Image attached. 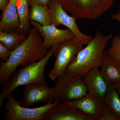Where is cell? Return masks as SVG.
<instances>
[{
    "label": "cell",
    "instance_id": "cell-22",
    "mask_svg": "<svg viewBox=\"0 0 120 120\" xmlns=\"http://www.w3.org/2000/svg\"><path fill=\"white\" fill-rule=\"evenodd\" d=\"M12 51L9 49L0 42V57L4 61H6L10 58L11 54Z\"/></svg>",
    "mask_w": 120,
    "mask_h": 120
},
{
    "label": "cell",
    "instance_id": "cell-24",
    "mask_svg": "<svg viewBox=\"0 0 120 120\" xmlns=\"http://www.w3.org/2000/svg\"><path fill=\"white\" fill-rule=\"evenodd\" d=\"M9 0H0V10L3 11L8 4Z\"/></svg>",
    "mask_w": 120,
    "mask_h": 120
},
{
    "label": "cell",
    "instance_id": "cell-21",
    "mask_svg": "<svg viewBox=\"0 0 120 120\" xmlns=\"http://www.w3.org/2000/svg\"><path fill=\"white\" fill-rule=\"evenodd\" d=\"M101 120H120L110 110L106 105L103 103L102 115Z\"/></svg>",
    "mask_w": 120,
    "mask_h": 120
},
{
    "label": "cell",
    "instance_id": "cell-19",
    "mask_svg": "<svg viewBox=\"0 0 120 120\" xmlns=\"http://www.w3.org/2000/svg\"><path fill=\"white\" fill-rule=\"evenodd\" d=\"M25 35L15 31L6 32L0 30V41L5 47L13 51L26 38Z\"/></svg>",
    "mask_w": 120,
    "mask_h": 120
},
{
    "label": "cell",
    "instance_id": "cell-26",
    "mask_svg": "<svg viewBox=\"0 0 120 120\" xmlns=\"http://www.w3.org/2000/svg\"><path fill=\"white\" fill-rule=\"evenodd\" d=\"M114 87L120 96V82L113 84Z\"/></svg>",
    "mask_w": 120,
    "mask_h": 120
},
{
    "label": "cell",
    "instance_id": "cell-5",
    "mask_svg": "<svg viewBox=\"0 0 120 120\" xmlns=\"http://www.w3.org/2000/svg\"><path fill=\"white\" fill-rule=\"evenodd\" d=\"M52 88L53 102H68L85 96L88 93L83 78L79 75H65L58 78Z\"/></svg>",
    "mask_w": 120,
    "mask_h": 120
},
{
    "label": "cell",
    "instance_id": "cell-18",
    "mask_svg": "<svg viewBox=\"0 0 120 120\" xmlns=\"http://www.w3.org/2000/svg\"><path fill=\"white\" fill-rule=\"evenodd\" d=\"M114 85L108 83V88L104 99V103L110 110L120 120V97Z\"/></svg>",
    "mask_w": 120,
    "mask_h": 120
},
{
    "label": "cell",
    "instance_id": "cell-15",
    "mask_svg": "<svg viewBox=\"0 0 120 120\" xmlns=\"http://www.w3.org/2000/svg\"><path fill=\"white\" fill-rule=\"evenodd\" d=\"M100 68L101 73L107 83L120 82V65L106 52Z\"/></svg>",
    "mask_w": 120,
    "mask_h": 120
},
{
    "label": "cell",
    "instance_id": "cell-25",
    "mask_svg": "<svg viewBox=\"0 0 120 120\" xmlns=\"http://www.w3.org/2000/svg\"><path fill=\"white\" fill-rule=\"evenodd\" d=\"M112 19L117 20L120 23V8L118 11V13L112 14L111 16Z\"/></svg>",
    "mask_w": 120,
    "mask_h": 120
},
{
    "label": "cell",
    "instance_id": "cell-2",
    "mask_svg": "<svg viewBox=\"0 0 120 120\" xmlns=\"http://www.w3.org/2000/svg\"><path fill=\"white\" fill-rule=\"evenodd\" d=\"M112 37V34L104 35L97 30L94 38L70 63L65 75H79L83 78L92 69L100 68Z\"/></svg>",
    "mask_w": 120,
    "mask_h": 120
},
{
    "label": "cell",
    "instance_id": "cell-23",
    "mask_svg": "<svg viewBox=\"0 0 120 120\" xmlns=\"http://www.w3.org/2000/svg\"><path fill=\"white\" fill-rule=\"evenodd\" d=\"M50 0H28L30 6L33 4L48 6V3Z\"/></svg>",
    "mask_w": 120,
    "mask_h": 120
},
{
    "label": "cell",
    "instance_id": "cell-10",
    "mask_svg": "<svg viewBox=\"0 0 120 120\" xmlns=\"http://www.w3.org/2000/svg\"><path fill=\"white\" fill-rule=\"evenodd\" d=\"M77 109L90 120H101L103 102L89 93L81 98L66 102Z\"/></svg>",
    "mask_w": 120,
    "mask_h": 120
},
{
    "label": "cell",
    "instance_id": "cell-20",
    "mask_svg": "<svg viewBox=\"0 0 120 120\" xmlns=\"http://www.w3.org/2000/svg\"><path fill=\"white\" fill-rule=\"evenodd\" d=\"M110 46L106 50V53L114 60L120 61V36L112 37Z\"/></svg>",
    "mask_w": 120,
    "mask_h": 120
},
{
    "label": "cell",
    "instance_id": "cell-6",
    "mask_svg": "<svg viewBox=\"0 0 120 120\" xmlns=\"http://www.w3.org/2000/svg\"><path fill=\"white\" fill-rule=\"evenodd\" d=\"M5 104L7 112L5 114L7 120H43V117L54 105L61 102L57 101L45 105L34 108H30L22 105L11 94L7 98Z\"/></svg>",
    "mask_w": 120,
    "mask_h": 120
},
{
    "label": "cell",
    "instance_id": "cell-7",
    "mask_svg": "<svg viewBox=\"0 0 120 120\" xmlns=\"http://www.w3.org/2000/svg\"><path fill=\"white\" fill-rule=\"evenodd\" d=\"M48 7L51 13L52 24L56 27L64 26L74 34V41L80 46L88 44L92 40L91 36L83 34L79 28L75 17L69 15L63 8L58 0H50Z\"/></svg>",
    "mask_w": 120,
    "mask_h": 120
},
{
    "label": "cell",
    "instance_id": "cell-11",
    "mask_svg": "<svg viewBox=\"0 0 120 120\" xmlns=\"http://www.w3.org/2000/svg\"><path fill=\"white\" fill-rule=\"evenodd\" d=\"M42 102L46 104L53 102L52 88L43 85L25 86L24 98L21 102L22 105L30 107L34 104Z\"/></svg>",
    "mask_w": 120,
    "mask_h": 120
},
{
    "label": "cell",
    "instance_id": "cell-4",
    "mask_svg": "<svg viewBox=\"0 0 120 120\" xmlns=\"http://www.w3.org/2000/svg\"><path fill=\"white\" fill-rule=\"evenodd\" d=\"M66 12L77 19L94 20L112 7L114 0H58Z\"/></svg>",
    "mask_w": 120,
    "mask_h": 120
},
{
    "label": "cell",
    "instance_id": "cell-16",
    "mask_svg": "<svg viewBox=\"0 0 120 120\" xmlns=\"http://www.w3.org/2000/svg\"><path fill=\"white\" fill-rule=\"evenodd\" d=\"M30 5L28 0H17L16 7L19 19V28L16 32L19 34H29L30 29Z\"/></svg>",
    "mask_w": 120,
    "mask_h": 120
},
{
    "label": "cell",
    "instance_id": "cell-3",
    "mask_svg": "<svg viewBox=\"0 0 120 120\" xmlns=\"http://www.w3.org/2000/svg\"><path fill=\"white\" fill-rule=\"evenodd\" d=\"M58 45L52 46L48 53L41 60L22 67L13 72L9 79L2 86L0 94V109L5 99L20 86H47L45 76V67L50 58L53 56Z\"/></svg>",
    "mask_w": 120,
    "mask_h": 120
},
{
    "label": "cell",
    "instance_id": "cell-9",
    "mask_svg": "<svg viewBox=\"0 0 120 120\" xmlns=\"http://www.w3.org/2000/svg\"><path fill=\"white\" fill-rule=\"evenodd\" d=\"M30 23L43 38L44 45L47 49L64 41L75 38V35L68 28L58 29L53 24L43 26L34 20H30Z\"/></svg>",
    "mask_w": 120,
    "mask_h": 120
},
{
    "label": "cell",
    "instance_id": "cell-8",
    "mask_svg": "<svg viewBox=\"0 0 120 120\" xmlns=\"http://www.w3.org/2000/svg\"><path fill=\"white\" fill-rule=\"evenodd\" d=\"M83 46L76 44L74 39H70L58 44L53 56L56 61L49 77L52 81L64 75L67 68Z\"/></svg>",
    "mask_w": 120,
    "mask_h": 120
},
{
    "label": "cell",
    "instance_id": "cell-14",
    "mask_svg": "<svg viewBox=\"0 0 120 120\" xmlns=\"http://www.w3.org/2000/svg\"><path fill=\"white\" fill-rule=\"evenodd\" d=\"M17 0H9L8 4L2 12L0 22V30L15 32L19 28V19L16 7Z\"/></svg>",
    "mask_w": 120,
    "mask_h": 120
},
{
    "label": "cell",
    "instance_id": "cell-13",
    "mask_svg": "<svg viewBox=\"0 0 120 120\" xmlns=\"http://www.w3.org/2000/svg\"><path fill=\"white\" fill-rule=\"evenodd\" d=\"M83 78L88 93L104 102L108 83L98 68L92 69Z\"/></svg>",
    "mask_w": 120,
    "mask_h": 120
},
{
    "label": "cell",
    "instance_id": "cell-1",
    "mask_svg": "<svg viewBox=\"0 0 120 120\" xmlns=\"http://www.w3.org/2000/svg\"><path fill=\"white\" fill-rule=\"evenodd\" d=\"M36 28L30 31L28 37L14 50L10 58L0 64V83L3 86L16 70L17 67L37 62L49 52L45 47L43 39Z\"/></svg>",
    "mask_w": 120,
    "mask_h": 120
},
{
    "label": "cell",
    "instance_id": "cell-27",
    "mask_svg": "<svg viewBox=\"0 0 120 120\" xmlns=\"http://www.w3.org/2000/svg\"><path fill=\"white\" fill-rule=\"evenodd\" d=\"M118 64H119L120 65V61H118Z\"/></svg>",
    "mask_w": 120,
    "mask_h": 120
},
{
    "label": "cell",
    "instance_id": "cell-17",
    "mask_svg": "<svg viewBox=\"0 0 120 120\" xmlns=\"http://www.w3.org/2000/svg\"><path fill=\"white\" fill-rule=\"evenodd\" d=\"M30 7V20L36 21L43 26L52 24L51 13L48 6L33 4Z\"/></svg>",
    "mask_w": 120,
    "mask_h": 120
},
{
    "label": "cell",
    "instance_id": "cell-12",
    "mask_svg": "<svg viewBox=\"0 0 120 120\" xmlns=\"http://www.w3.org/2000/svg\"><path fill=\"white\" fill-rule=\"evenodd\" d=\"M60 103L50 108L45 114L43 120H90L67 102Z\"/></svg>",
    "mask_w": 120,
    "mask_h": 120
}]
</instances>
